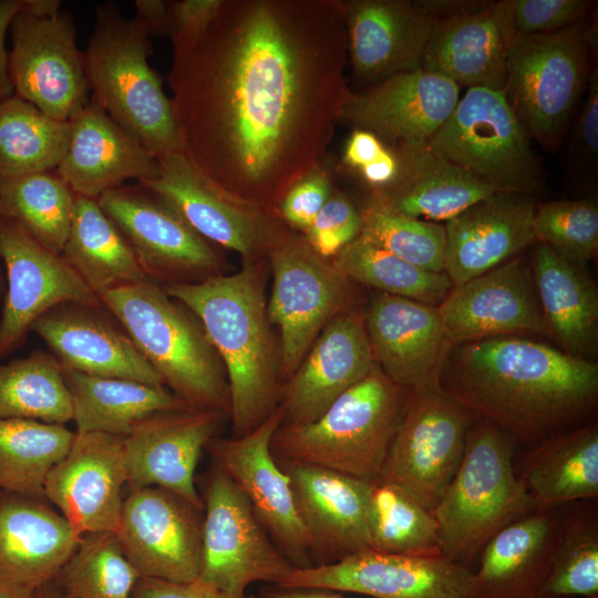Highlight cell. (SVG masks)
Returning <instances> with one entry per match:
<instances>
[{"label": "cell", "instance_id": "obj_1", "mask_svg": "<svg viewBox=\"0 0 598 598\" xmlns=\"http://www.w3.org/2000/svg\"><path fill=\"white\" fill-rule=\"evenodd\" d=\"M347 63L343 1L224 0L202 35L173 47L183 153L214 185L277 213L327 153Z\"/></svg>", "mask_w": 598, "mask_h": 598}, {"label": "cell", "instance_id": "obj_2", "mask_svg": "<svg viewBox=\"0 0 598 598\" xmlns=\"http://www.w3.org/2000/svg\"><path fill=\"white\" fill-rule=\"evenodd\" d=\"M442 390L513 440H547L596 405L598 365L520 336L454 346Z\"/></svg>", "mask_w": 598, "mask_h": 598}, {"label": "cell", "instance_id": "obj_3", "mask_svg": "<svg viewBox=\"0 0 598 598\" xmlns=\"http://www.w3.org/2000/svg\"><path fill=\"white\" fill-rule=\"evenodd\" d=\"M267 259L243 261L239 271L164 290L200 321L227 375L231 436L248 434L278 406L279 340L267 313Z\"/></svg>", "mask_w": 598, "mask_h": 598}, {"label": "cell", "instance_id": "obj_4", "mask_svg": "<svg viewBox=\"0 0 598 598\" xmlns=\"http://www.w3.org/2000/svg\"><path fill=\"white\" fill-rule=\"evenodd\" d=\"M167 386L194 409L229 416L224 364L200 321L153 280L123 285L97 295Z\"/></svg>", "mask_w": 598, "mask_h": 598}, {"label": "cell", "instance_id": "obj_5", "mask_svg": "<svg viewBox=\"0 0 598 598\" xmlns=\"http://www.w3.org/2000/svg\"><path fill=\"white\" fill-rule=\"evenodd\" d=\"M84 56L93 99L123 128L159 158L183 152L178 125L163 82L152 69L150 32L113 1L95 7Z\"/></svg>", "mask_w": 598, "mask_h": 598}, {"label": "cell", "instance_id": "obj_6", "mask_svg": "<svg viewBox=\"0 0 598 598\" xmlns=\"http://www.w3.org/2000/svg\"><path fill=\"white\" fill-rule=\"evenodd\" d=\"M410 393L375 364L315 421L280 424L271 452L278 462L315 465L372 483L379 478Z\"/></svg>", "mask_w": 598, "mask_h": 598}, {"label": "cell", "instance_id": "obj_7", "mask_svg": "<svg viewBox=\"0 0 598 598\" xmlns=\"http://www.w3.org/2000/svg\"><path fill=\"white\" fill-rule=\"evenodd\" d=\"M513 441L486 420L467 434L461 464L432 511L448 560L467 567L497 532L532 512L514 471Z\"/></svg>", "mask_w": 598, "mask_h": 598}, {"label": "cell", "instance_id": "obj_8", "mask_svg": "<svg viewBox=\"0 0 598 598\" xmlns=\"http://www.w3.org/2000/svg\"><path fill=\"white\" fill-rule=\"evenodd\" d=\"M530 140L502 91L468 87L425 144L495 192L534 196L544 182Z\"/></svg>", "mask_w": 598, "mask_h": 598}, {"label": "cell", "instance_id": "obj_9", "mask_svg": "<svg viewBox=\"0 0 598 598\" xmlns=\"http://www.w3.org/2000/svg\"><path fill=\"white\" fill-rule=\"evenodd\" d=\"M591 29L585 21L518 38L511 48L503 94L532 140L559 143L581 94Z\"/></svg>", "mask_w": 598, "mask_h": 598}, {"label": "cell", "instance_id": "obj_10", "mask_svg": "<svg viewBox=\"0 0 598 598\" xmlns=\"http://www.w3.org/2000/svg\"><path fill=\"white\" fill-rule=\"evenodd\" d=\"M266 259L272 275L267 313L278 330L282 383L322 329L334 317L352 309L354 282L290 228L272 245Z\"/></svg>", "mask_w": 598, "mask_h": 598}, {"label": "cell", "instance_id": "obj_11", "mask_svg": "<svg viewBox=\"0 0 598 598\" xmlns=\"http://www.w3.org/2000/svg\"><path fill=\"white\" fill-rule=\"evenodd\" d=\"M198 578L237 598L254 582L278 585L293 566L233 480L215 463L204 487Z\"/></svg>", "mask_w": 598, "mask_h": 598}, {"label": "cell", "instance_id": "obj_12", "mask_svg": "<svg viewBox=\"0 0 598 598\" xmlns=\"http://www.w3.org/2000/svg\"><path fill=\"white\" fill-rule=\"evenodd\" d=\"M470 412L443 390L410 393L379 481L433 511L461 464Z\"/></svg>", "mask_w": 598, "mask_h": 598}, {"label": "cell", "instance_id": "obj_13", "mask_svg": "<svg viewBox=\"0 0 598 598\" xmlns=\"http://www.w3.org/2000/svg\"><path fill=\"white\" fill-rule=\"evenodd\" d=\"M158 161V175L140 183L165 200L208 243L236 251L243 261L265 260L288 229L279 215L209 182L183 152Z\"/></svg>", "mask_w": 598, "mask_h": 598}, {"label": "cell", "instance_id": "obj_14", "mask_svg": "<svg viewBox=\"0 0 598 598\" xmlns=\"http://www.w3.org/2000/svg\"><path fill=\"white\" fill-rule=\"evenodd\" d=\"M97 203L127 239L147 279L195 283L223 274L210 243L142 184L111 189Z\"/></svg>", "mask_w": 598, "mask_h": 598}, {"label": "cell", "instance_id": "obj_15", "mask_svg": "<svg viewBox=\"0 0 598 598\" xmlns=\"http://www.w3.org/2000/svg\"><path fill=\"white\" fill-rule=\"evenodd\" d=\"M10 33L14 94L54 120L70 121L89 103L90 90L72 16L38 17L20 8Z\"/></svg>", "mask_w": 598, "mask_h": 598}, {"label": "cell", "instance_id": "obj_16", "mask_svg": "<svg viewBox=\"0 0 598 598\" xmlns=\"http://www.w3.org/2000/svg\"><path fill=\"white\" fill-rule=\"evenodd\" d=\"M276 586L328 589L370 598H475V576L466 566L442 555L373 549L332 564L293 568Z\"/></svg>", "mask_w": 598, "mask_h": 598}, {"label": "cell", "instance_id": "obj_17", "mask_svg": "<svg viewBox=\"0 0 598 598\" xmlns=\"http://www.w3.org/2000/svg\"><path fill=\"white\" fill-rule=\"evenodd\" d=\"M279 406L239 437H213L205 450L248 498L270 539L293 568L313 566L311 545L298 515L290 480L270 447L281 424Z\"/></svg>", "mask_w": 598, "mask_h": 598}, {"label": "cell", "instance_id": "obj_18", "mask_svg": "<svg viewBox=\"0 0 598 598\" xmlns=\"http://www.w3.org/2000/svg\"><path fill=\"white\" fill-rule=\"evenodd\" d=\"M203 512L161 487L131 488L114 534L141 577L192 581L200 567Z\"/></svg>", "mask_w": 598, "mask_h": 598}, {"label": "cell", "instance_id": "obj_19", "mask_svg": "<svg viewBox=\"0 0 598 598\" xmlns=\"http://www.w3.org/2000/svg\"><path fill=\"white\" fill-rule=\"evenodd\" d=\"M6 291L0 317V361L25 342L32 323L62 303L100 306V299L63 260L18 223L0 216Z\"/></svg>", "mask_w": 598, "mask_h": 598}, {"label": "cell", "instance_id": "obj_20", "mask_svg": "<svg viewBox=\"0 0 598 598\" xmlns=\"http://www.w3.org/2000/svg\"><path fill=\"white\" fill-rule=\"evenodd\" d=\"M125 437L76 432L68 454L51 470L44 497L80 537L115 533L127 484Z\"/></svg>", "mask_w": 598, "mask_h": 598}, {"label": "cell", "instance_id": "obj_21", "mask_svg": "<svg viewBox=\"0 0 598 598\" xmlns=\"http://www.w3.org/2000/svg\"><path fill=\"white\" fill-rule=\"evenodd\" d=\"M437 309L452 347L495 337L549 334L530 266L520 256L453 287Z\"/></svg>", "mask_w": 598, "mask_h": 598}, {"label": "cell", "instance_id": "obj_22", "mask_svg": "<svg viewBox=\"0 0 598 598\" xmlns=\"http://www.w3.org/2000/svg\"><path fill=\"white\" fill-rule=\"evenodd\" d=\"M375 364L412 392L439 391L453 348L437 307L378 293L364 316Z\"/></svg>", "mask_w": 598, "mask_h": 598}, {"label": "cell", "instance_id": "obj_23", "mask_svg": "<svg viewBox=\"0 0 598 598\" xmlns=\"http://www.w3.org/2000/svg\"><path fill=\"white\" fill-rule=\"evenodd\" d=\"M226 416L218 410L187 409L137 422L124 441L128 486L161 487L204 511L194 474L202 450Z\"/></svg>", "mask_w": 598, "mask_h": 598}, {"label": "cell", "instance_id": "obj_24", "mask_svg": "<svg viewBox=\"0 0 598 598\" xmlns=\"http://www.w3.org/2000/svg\"><path fill=\"white\" fill-rule=\"evenodd\" d=\"M460 100V85L423 69L399 73L360 92L349 91L340 121L399 147L425 144Z\"/></svg>", "mask_w": 598, "mask_h": 598}, {"label": "cell", "instance_id": "obj_25", "mask_svg": "<svg viewBox=\"0 0 598 598\" xmlns=\"http://www.w3.org/2000/svg\"><path fill=\"white\" fill-rule=\"evenodd\" d=\"M374 365L364 316L354 309L338 315L280 384L281 424L302 425L315 421Z\"/></svg>", "mask_w": 598, "mask_h": 598}, {"label": "cell", "instance_id": "obj_26", "mask_svg": "<svg viewBox=\"0 0 598 598\" xmlns=\"http://www.w3.org/2000/svg\"><path fill=\"white\" fill-rule=\"evenodd\" d=\"M278 463L290 480L296 508L310 540L313 566L371 549V483L315 465Z\"/></svg>", "mask_w": 598, "mask_h": 598}, {"label": "cell", "instance_id": "obj_27", "mask_svg": "<svg viewBox=\"0 0 598 598\" xmlns=\"http://www.w3.org/2000/svg\"><path fill=\"white\" fill-rule=\"evenodd\" d=\"M348 59L360 83L373 85L422 69L435 19L421 1L343 2Z\"/></svg>", "mask_w": 598, "mask_h": 598}, {"label": "cell", "instance_id": "obj_28", "mask_svg": "<svg viewBox=\"0 0 598 598\" xmlns=\"http://www.w3.org/2000/svg\"><path fill=\"white\" fill-rule=\"evenodd\" d=\"M516 33L506 0L434 21L422 69L457 85L503 91Z\"/></svg>", "mask_w": 598, "mask_h": 598}, {"label": "cell", "instance_id": "obj_29", "mask_svg": "<svg viewBox=\"0 0 598 598\" xmlns=\"http://www.w3.org/2000/svg\"><path fill=\"white\" fill-rule=\"evenodd\" d=\"M100 306L62 303L31 326L63 369L100 377L165 386L161 375Z\"/></svg>", "mask_w": 598, "mask_h": 598}, {"label": "cell", "instance_id": "obj_30", "mask_svg": "<svg viewBox=\"0 0 598 598\" xmlns=\"http://www.w3.org/2000/svg\"><path fill=\"white\" fill-rule=\"evenodd\" d=\"M532 195L494 192L447 220L444 271L453 287L513 259L535 243Z\"/></svg>", "mask_w": 598, "mask_h": 598}, {"label": "cell", "instance_id": "obj_31", "mask_svg": "<svg viewBox=\"0 0 598 598\" xmlns=\"http://www.w3.org/2000/svg\"><path fill=\"white\" fill-rule=\"evenodd\" d=\"M66 150L56 174L76 196L97 199L127 179L158 175V161L92 97L70 121Z\"/></svg>", "mask_w": 598, "mask_h": 598}, {"label": "cell", "instance_id": "obj_32", "mask_svg": "<svg viewBox=\"0 0 598 598\" xmlns=\"http://www.w3.org/2000/svg\"><path fill=\"white\" fill-rule=\"evenodd\" d=\"M81 537L45 498L0 491V581L37 591L52 582Z\"/></svg>", "mask_w": 598, "mask_h": 598}, {"label": "cell", "instance_id": "obj_33", "mask_svg": "<svg viewBox=\"0 0 598 598\" xmlns=\"http://www.w3.org/2000/svg\"><path fill=\"white\" fill-rule=\"evenodd\" d=\"M560 529L547 509L528 513L483 547L475 598H534L547 576Z\"/></svg>", "mask_w": 598, "mask_h": 598}, {"label": "cell", "instance_id": "obj_34", "mask_svg": "<svg viewBox=\"0 0 598 598\" xmlns=\"http://www.w3.org/2000/svg\"><path fill=\"white\" fill-rule=\"evenodd\" d=\"M395 181L373 196L392 209L427 221L445 223L495 190L432 153L426 144L402 146Z\"/></svg>", "mask_w": 598, "mask_h": 598}, {"label": "cell", "instance_id": "obj_35", "mask_svg": "<svg viewBox=\"0 0 598 598\" xmlns=\"http://www.w3.org/2000/svg\"><path fill=\"white\" fill-rule=\"evenodd\" d=\"M530 270L549 336L574 357L591 360L598 347V291L585 272L538 243Z\"/></svg>", "mask_w": 598, "mask_h": 598}, {"label": "cell", "instance_id": "obj_36", "mask_svg": "<svg viewBox=\"0 0 598 598\" xmlns=\"http://www.w3.org/2000/svg\"><path fill=\"white\" fill-rule=\"evenodd\" d=\"M62 370L76 432L126 437L137 422L154 413L194 409L164 385Z\"/></svg>", "mask_w": 598, "mask_h": 598}, {"label": "cell", "instance_id": "obj_37", "mask_svg": "<svg viewBox=\"0 0 598 598\" xmlns=\"http://www.w3.org/2000/svg\"><path fill=\"white\" fill-rule=\"evenodd\" d=\"M534 507L598 496V425L589 423L544 441L518 476Z\"/></svg>", "mask_w": 598, "mask_h": 598}, {"label": "cell", "instance_id": "obj_38", "mask_svg": "<svg viewBox=\"0 0 598 598\" xmlns=\"http://www.w3.org/2000/svg\"><path fill=\"white\" fill-rule=\"evenodd\" d=\"M61 257L96 295L147 279L127 239L97 199L75 197Z\"/></svg>", "mask_w": 598, "mask_h": 598}, {"label": "cell", "instance_id": "obj_39", "mask_svg": "<svg viewBox=\"0 0 598 598\" xmlns=\"http://www.w3.org/2000/svg\"><path fill=\"white\" fill-rule=\"evenodd\" d=\"M74 435L65 424L0 419V491L45 498L47 477L68 454Z\"/></svg>", "mask_w": 598, "mask_h": 598}, {"label": "cell", "instance_id": "obj_40", "mask_svg": "<svg viewBox=\"0 0 598 598\" xmlns=\"http://www.w3.org/2000/svg\"><path fill=\"white\" fill-rule=\"evenodd\" d=\"M69 121L54 120L13 94L0 101V182L56 168Z\"/></svg>", "mask_w": 598, "mask_h": 598}, {"label": "cell", "instance_id": "obj_41", "mask_svg": "<svg viewBox=\"0 0 598 598\" xmlns=\"http://www.w3.org/2000/svg\"><path fill=\"white\" fill-rule=\"evenodd\" d=\"M0 419L72 421L71 393L52 353L34 350L24 358L0 361Z\"/></svg>", "mask_w": 598, "mask_h": 598}, {"label": "cell", "instance_id": "obj_42", "mask_svg": "<svg viewBox=\"0 0 598 598\" xmlns=\"http://www.w3.org/2000/svg\"><path fill=\"white\" fill-rule=\"evenodd\" d=\"M75 197L56 173L29 174L0 182V216L14 220L43 247L61 255Z\"/></svg>", "mask_w": 598, "mask_h": 598}, {"label": "cell", "instance_id": "obj_43", "mask_svg": "<svg viewBox=\"0 0 598 598\" xmlns=\"http://www.w3.org/2000/svg\"><path fill=\"white\" fill-rule=\"evenodd\" d=\"M330 260L354 283L434 307H439L453 288L445 271L424 270L360 235Z\"/></svg>", "mask_w": 598, "mask_h": 598}, {"label": "cell", "instance_id": "obj_44", "mask_svg": "<svg viewBox=\"0 0 598 598\" xmlns=\"http://www.w3.org/2000/svg\"><path fill=\"white\" fill-rule=\"evenodd\" d=\"M371 549L405 555H442L431 511L395 484L371 483L368 504Z\"/></svg>", "mask_w": 598, "mask_h": 598}, {"label": "cell", "instance_id": "obj_45", "mask_svg": "<svg viewBox=\"0 0 598 598\" xmlns=\"http://www.w3.org/2000/svg\"><path fill=\"white\" fill-rule=\"evenodd\" d=\"M140 575L114 533L86 534L52 581L72 598H132Z\"/></svg>", "mask_w": 598, "mask_h": 598}, {"label": "cell", "instance_id": "obj_46", "mask_svg": "<svg viewBox=\"0 0 598 598\" xmlns=\"http://www.w3.org/2000/svg\"><path fill=\"white\" fill-rule=\"evenodd\" d=\"M360 236L424 270L444 271V225L401 214L377 198L360 210Z\"/></svg>", "mask_w": 598, "mask_h": 598}, {"label": "cell", "instance_id": "obj_47", "mask_svg": "<svg viewBox=\"0 0 598 598\" xmlns=\"http://www.w3.org/2000/svg\"><path fill=\"white\" fill-rule=\"evenodd\" d=\"M542 598H598V523L596 515L560 524Z\"/></svg>", "mask_w": 598, "mask_h": 598}, {"label": "cell", "instance_id": "obj_48", "mask_svg": "<svg viewBox=\"0 0 598 598\" xmlns=\"http://www.w3.org/2000/svg\"><path fill=\"white\" fill-rule=\"evenodd\" d=\"M535 240L584 268L598 250V207L589 199L551 200L536 208Z\"/></svg>", "mask_w": 598, "mask_h": 598}, {"label": "cell", "instance_id": "obj_49", "mask_svg": "<svg viewBox=\"0 0 598 598\" xmlns=\"http://www.w3.org/2000/svg\"><path fill=\"white\" fill-rule=\"evenodd\" d=\"M361 216L343 194H331L303 237L315 252L332 259L360 234Z\"/></svg>", "mask_w": 598, "mask_h": 598}, {"label": "cell", "instance_id": "obj_50", "mask_svg": "<svg viewBox=\"0 0 598 598\" xmlns=\"http://www.w3.org/2000/svg\"><path fill=\"white\" fill-rule=\"evenodd\" d=\"M516 38L549 33L582 21L588 0H506Z\"/></svg>", "mask_w": 598, "mask_h": 598}, {"label": "cell", "instance_id": "obj_51", "mask_svg": "<svg viewBox=\"0 0 598 598\" xmlns=\"http://www.w3.org/2000/svg\"><path fill=\"white\" fill-rule=\"evenodd\" d=\"M331 194L330 181L318 167L287 190L277 213L288 228L306 231Z\"/></svg>", "mask_w": 598, "mask_h": 598}, {"label": "cell", "instance_id": "obj_52", "mask_svg": "<svg viewBox=\"0 0 598 598\" xmlns=\"http://www.w3.org/2000/svg\"><path fill=\"white\" fill-rule=\"evenodd\" d=\"M224 0L167 1L168 32L178 45L202 35L217 17Z\"/></svg>", "mask_w": 598, "mask_h": 598}, {"label": "cell", "instance_id": "obj_53", "mask_svg": "<svg viewBox=\"0 0 598 598\" xmlns=\"http://www.w3.org/2000/svg\"><path fill=\"white\" fill-rule=\"evenodd\" d=\"M588 91L584 106L579 113L576 131V155L582 163L594 169L598 155V71H591L588 79Z\"/></svg>", "mask_w": 598, "mask_h": 598}, {"label": "cell", "instance_id": "obj_54", "mask_svg": "<svg viewBox=\"0 0 598 598\" xmlns=\"http://www.w3.org/2000/svg\"><path fill=\"white\" fill-rule=\"evenodd\" d=\"M132 598H237L208 582L196 578L192 581L175 582L163 579L140 577Z\"/></svg>", "mask_w": 598, "mask_h": 598}, {"label": "cell", "instance_id": "obj_55", "mask_svg": "<svg viewBox=\"0 0 598 598\" xmlns=\"http://www.w3.org/2000/svg\"><path fill=\"white\" fill-rule=\"evenodd\" d=\"M385 151L382 141L373 133L355 130L347 142L343 163L359 171L378 159Z\"/></svg>", "mask_w": 598, "mask_h": 598}, {"label": "cell", "instance_id": "obj_56", "mask_svg": "<svg viewBox=\"0 0 598 598\" xmlns=\"http://www.w3.org/2000/svg\"><path fill=\"white\" fill-rule=\"evenodd\" d=\"M22 0H0V101L14 94L9 70L6 34L21 8Z\"/></svg>", "mask_w": 598, "mask_h": 598}, {"label": "cell", "instance_id": "obj_57", "mask_svg": "<svg viewBox=\"0 0 598 598\" xmlns=\"http://www.w3.org/2000/svg\"><path fill=\"white\" fill-rule=\"evenodd\" d=\"M399 169L400 162L398 155L386 148L378 159L363 166L359 172L367 183L381 190L395 181Z\"/></svg>", "mask_w": 598, "mask_h": 598}, {"label": "cell", "instance_id": "obj_58", "mask_svg": "<svg viewBox=\"0 0 598 598\" xmlns=\"http://www.w3.org/2000/svg\"><path fill=\"white\" fill-rule=\"evenodd\" d=\"M136 14L134 16L150 32V34H167L168 7L163 0L134 1Z\"/></svg>", "mask_w": 598, "mask_h": 598}, {"label": "cell", "instance_id": "obj_59", "mask_svg": "<svg viewBox=\"0 0 598 598\" xmlns=\"http://www.w3.org/2000/svg\"><path fill=\"white\" fill-rule=\"evenodd\" d=\"M260 598H352L347 597L343 592L318 589V588H269L264 589Z\"/></svg>", "mask_w": 598, "mask_h": 598}, {"label": "cell", "instance_id": "obj_60", "mask_svg": "<svg viewBox=\"0 0 598 598\" xmlns=\"http://www.w3.org/2000/svg\"><path fill=\"white\" fill-rule=\"evenodd\" d=\"M60 0H22L21 8L38 17H51L61 12Z\"/></svg>", "mask_w": 598, "mask_h": 598}, {"label": "cell", "instance_id": "obj_61", "mask_svg": "<svg viewBox=\"0 0 598 598\" xmlns=\"http://www.w3.org/2000/svg\"><path fill=\"white\" fill-rule=\"evenodd\" d=\"M37 591L0 581V598H35Z\"/></svg>", "mask_w": 598, "mask_h": 598}, {"label": "cell", "instance_id": "obj_62", "mask_svg": "<svg viewBox=\"0 0 598 598\" xmlns=\"http://www.w3.org/2000/svg\"><path fill=\"white\" fill-rule=\"evenodd\" d=\"M35 598H72L54 582H50L37 590Z\"/></svg>", "mask_w": 598, "mask_h": 598}, {"label": "cell", "instance_id": "obj_63", "mask_svg": "<svg viewBox=\"0 0 598 598\" xmlns=\"http://www.w3.org/2000/svg\"><path fill=\"white\" fill-rule=\"evenodd\" d=\"M4 291H6V280H4L2 267L0 264V306L2 305Z\"/></svg>", "mask_w": 598, "mask_h": 598}, {"label": "cell", "instance_id": "obj_64", "mask_svg": "<svg viewBox=\"0 0 598 598\" xmlns=\"http://www.w3.org/2000/svg\"><path fill=\"white\" fill-rule=\"evenodd\" d=\"M534 598H542V597H534Z\"/></svg>", "mask_w": 598, "mask_h": 598}]
</instances>
